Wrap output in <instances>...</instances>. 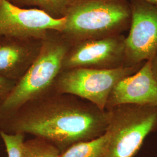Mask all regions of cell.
<instances>
[{
    "mask_svg": "<svg viewBox=\"0 0 157 157\" xmlns=\"http://www.w3.org/2000/svg\"><path fill=\"white\" fill-rule=\"evenodd\" d=\"M43 39L0 36V78L17 82L39 56Z\"/></svg>",
    "mask_w": 157,
    "mask_h": 157,
    "instance_id": "10",
    "label": "cell"
},
{
    "mask_svg": "<svg viewBox=\"0 0 157 157\" xmlns=\"http://www.w3.org/2000/svg\"><path fill=\"white\" fill-rule=\"evenodd\" d=\"M56 146L42 137H35L25 141L21 157H60Z\"/></svg>",
    "mask_w": 157,
    "mask_h": 157,
    "instance_id": "13",
    "label": "cell"
},
{
    "mask_svg": "<svg viewBox=\"0 0 157 157\" xmlns=\"http://www.w3.org/2000/svg\"><path fill=\"white\" fill-rule=\"evenodd\" d=\"M123 104L157 107V82L150 61H146L137 72L114 86L108 96L105 110Z\"/></svg>",
    "mask_w": 157,
    "mask_h": 157,
    "instance_id": "9",
    "label": "cell"
},
{
    "mask_svg": "<svg viewBox=\"0 0 157 157\" xmlns=\"http://www.w3.org/2000/svg\"><path fill=\"white\" fill-rule=\"evenodd\" d=\"M15 6L23 8L34 6L55 19L65 17L76 0H7Z\"/></svg>",
    "mask_w": 157,
    "mask_h": 157,
    "instance_id": "12",
    "label": "cell"
},
{
    "mask_svg": "<svg viewBox=\"0 0 157 157\" xmlns=\"http://www.w3.org/2000/svg\"><path fill=\"white\" fill-rule=\"evenodd\" d=\"M0 137L6 146L8 157H21L25 134L21 133L9 134L0 132Z\"/></svg>",
    "mask_w": 157,
    "mask_h": 157,
    "instance_id": "14",
    "label": "cell"
},
{
    "mask_svg": "<svg viewBox=\"0 0 157 157\" xmlns=\"http://www.w3.org/2000/svg\"><path fill=\"white\" fill-rule=\"evenodd\" d=\"M65 17L55 19L36 8L26 9L0 0V36L44 39L50 31L61 32Z\"/></svg>",
    "mask_w": 157,
    "mask_h": 157,
    "instance_id": "8",
    "label": "cell"
},
{
    "mask_svg": "<svg viewBox=\"0 0 157 157\" xmlns=\"http://www.w3.org/2000/svg\"><path fill=\"white\" fill-rule=\"evenodd\" d=\"M125 36L123 34L71 44L62 62V70L72 68L113 69L124 67Z\"/></svg>",
    "mask_w": 157,
    "mask_h": 157,
    "instance_id": "7",
    "label": "cell"
},
{
    "mask_svg": "<svg viewBox=\"0 0 157 157\" xmlns=\"http://www.w3.org/2000/svg\"><path fill=\"white\" fill-rule=\"evenodd\" d=\"M109 120V111L75 95L52 91L0 119V132L42 137L61 153L73 144L104 135Z\"/></svg>",
    "mask_w": 157,
    "mask_h": 157,
    "instance_id": "1",
    "label": "cell"
},
{
    "mask_svg": "<svg viewBox=\"0 0 157 157\" xmlns=\"http://www.w3.org/2000/svg\"><path fill=\"white\" fill-rule=\"evenodd\" d=\"M109 136L108 132L91 140L73 144L60 154V157H103Z\"/></svg>",
    "mask_w": 157,
    "mask_h": 157,
    "instance_id": "11",
    "label": "cell"
},
{
    "mask_svg": "<svg viewBox=\"0 0 157 157\" xmlns=\"http://www.w3.org/2000/svg\"><path fill=\"white\" fill-rule=\"evenodd\" d=\"M150 61L151 64L152 72L157 82V52Z\"/></svg>",
    "mask_w": 157,
    "mask_h": 157,
    "instance_id": "16",
    "label": "cell"
},
{
    "mask_svg": "<svg viewBox=\"0 0 157 157\" xmlns=\"http://www.w3.org/2000/svg\"><path fill=\"white\" fill-rule=\"evenodd\" d=\"M17 82L0 78V106L11 93Z\"/></svg>",
    "mask_w": 157,
    "mask_h": 157,
    "instance_id": "15",
    "label": "cell"
},
{
    "mask_svg": "<svg viewBox=\"0 0 157 157\" xmlns=\"http://www.w3.org/2000/svg\"><path fill=\"white\" fill-rule=\"evenodd\" d=\"M144 62L113 69L78 67L62 70L54 81L52 91L75 95L105 110L108 96L114 86L137 72Z\"/></svg>",
    "mask_w": 157,
    "mask_h": 157,
    "instance_id": "5",
    "label": "cell"
},
{
    "mask_svg": "<svg viewBox=\"0 0 157 157\" xmlns=\"http://www.w3.org/2000/svg\"><path fill=\"white\" fill-rule=\"evenodd\" d=\"M61 33L71 43L122 34L129 29V0H76Z\"/></svg>",
    "mask_w": 157,
    "mask_h": 157,
    "instance_id": "2",
    "label": "cell"
},
{
    "mask_svg": "<svg viewBox=\"0 0 157 157\" xmlns=\"http://www.w3.org/2000/svg\"><path fill=\"white\" fill-rule=\"evenodd\" d=\"M71 45L61 32L48 33L39 56L0 106V119L10 116L29 101L52 91L54 81L62 71V62Z\"/></svg>",
    "mask_w": 157,
    "mask_h": 157,
    "instance_id": "3",
    "label": "cell"
},
{
    "mask_svg": "<svg viewBox=\"0 0 157 157\" xmlns=\"http://www.w3.org/2000/svg\"><path fill=\"white\" fill-rule=\"evenodd\" d=\"M109 138L103 157H134L157 130V107L123 104L108 110Z\"/></svg>",
    "mask_w": 157,
    "mask_h": 157,
    "instance_id": "4",
    "label": "cell"
},
{
    "mask_svg": "<svg viewBox=\"0 0 157 157\" xmlns=\"http://www.w3.org/2000/svg\"><path fill=\"white\" fill-rule=\"evenodd\" d=\"M131 20L125 37V67L151 61L157 52V6L129 0Z\"/></svg>",
    "mask_w": 157,
    "mask_h": 157,
    "instance_id": "6",
    "label": "cell"
},
{
    "mask_svg": "<svg viewBox=\"0 0 157 157\" xmlns=\"http://www.w3.org/2000/svg\"><path fill=\"white\" fill-rule=\"evenodd\" d=\"M141 1H145V2H147L148 3H150V4H151L153 5L157 6V0H141Z\"/></svg>",
    "mask_w": 157,
    "mask_h": 157,
    "instance_id": "17",
    "label": "cell"
}]
</instances>
